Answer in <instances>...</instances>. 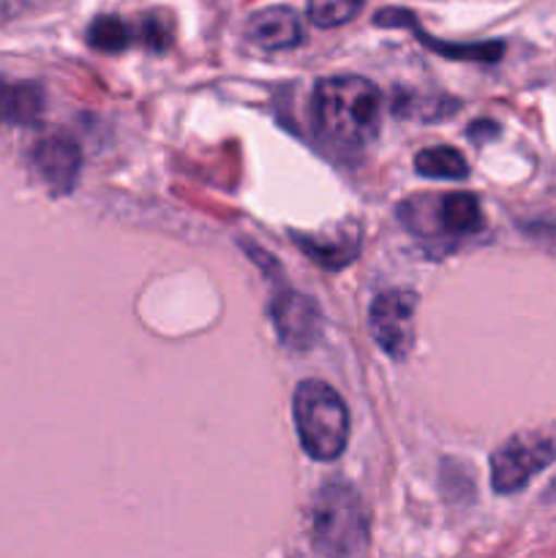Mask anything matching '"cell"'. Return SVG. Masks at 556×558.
Here are the masks:
<instances>
[{"mask_svg":"<svg viewBox=\"0 0 556 558\" xmlns=\"http://www.w3.org/2000/svg\"><path fill=\"white\" fill-rule=\"evenodd\" d=\"M294 243H298L316 265L327 267V270H338V267L349 265L360 251V240L347 238V234H336V238H309V234H298Z\"/></svg>","mask_w":556,"mask_h":558,"instance_id":"7c38bea8","label":"cell"},{"mask_svg":"<svg viewBox=\"0 0 556 558\" xmlns=\"http://www.w3.org/2000/svg\"><path fill=\"white\" fill-rule=\"evenodd\" d=\"M374 22L382 27H412V33L420 38V44H423V47H428L431 52L442 54V58L496 63V60L501 58V52H505V44L501 41L452 44V41H442V38H436V36H428V33L418 25V16L407 9H382V11H376Z\"/></svg>","mask_w":556,"mask_h":558,"instance_id":"9c48e42d","label":"cell"},{"mask_svg":"<svg viewBox=\"0 0 556 558\" xmlns=\"http://www.w3.org/2000/svg\"><path fill=\"white\" fill-rule=\"evenodd\" d=\"M245 36L267 52H283L303 41V25H300V16L287 5H267L251 16Z\"/></svg>","mask_w":556,"mask_h":558,"instance_id":"30bf717a","label":"cell"},{"mask_svg":"<svg viewBox=\"0 0 556 558\" xmlns=\"http://www.w3.org/2000/svg\"><path fill=\"white\" fill-rule=\"evenodd\" d=\"M134 31H136V44H142V47L156 49V52L167 49L169 25L158 14L142 16V20L134 25Z\"/></svg>","mask_w":556,"mask_h":558,"instance_id":"e0dca14e","label":"cell"},{"mask_svg":"<svg viewBox=\"0 0 556 558\" xmlns=\"http://www.w3.org/2000/svg\"><path fill=\"white\" fill-rule=\"evenodd\" d=\"M414 311L418 294L409 289H387L376 294L368 311V327L374 341L392 360H403L414 343Z\"/></svg>","mask_w":556,"mask_h":558,"instance_id":"8992f818","label":"cell"},{"mask_svg":"<svg viewBox=\"0 0 556 558\" xmlns=\"http://www.w3.org/2000/svg\"><path fill=\"white\" fill-rule=\"evenodd\" d=\"M311 537L327 558H349L365 548L368 521L358 490L349 483H325L311 507Z\"/></svg>","mask_w":556,"mask_h":558,"instance_id":"3957f363","label":"cell"},{"mask_svg":"<svg viewBox=\"0 0 556 558\" xmlns=\"http://www.w3.org/2000/svg\"><path fill=\"white\" fill-rule=\"evenodd\" d=\"M363 9V0H309L305 3V14H309L311 25L316 27H330L347 25L349 20L360 14Z\"/></svg>","mask_w":556,"mask_h":558,"instance_id":"2e32d148","label":"cell"},{"mask_svg":"<svg viewBox=\"0 0 556 558\" xmlns=\"http://www.w3.org/2000/svg\"><path fill=\"white\" fill-rule=\"evenodd\" d=\"M458 104L445 96H420V93H398L392 101V112L398 118H412V120H442L452 114Z\"/></svg>","mask_w":556,"mask_h":558,"instance_id":"9a60e30c","label":"cell"},{"mask_svg":"<svg viewBox=\"0 0 556 558\" xmlns=\"http://www.w3.org/2000/svg\"><path fill=\"white\" fill-rule=\"evenodd\" d=\"M44 112V90L36 82H9L0 85V118L5 123L31 125Z\"/></svg>","mask_w":556,"mask_h":558,"instance_id":"8fae6325","label":"cell"},{"mask_svg":"<svg viewBox=\"0 0 556 558\" xmlns=\"http://www.w3.org/2000/svg\"><path fill=\"white\" fill-rule=\"evenodd\" d=\"M87 44L98 52H123L125 47L136 44L134 25L123 22L120 16H98L87 27Z\"/></svg>","mask_w":556,"mask_h":558,"instance_id":"5bb4252c","label":"cell"},{"mask_svg":"<svg viewBox=\"0 0 556 558\" xmlns=\"http://www.w3.org/2000/svg\"><path fill=\"white\" fill-rule=\"evenodd\" d=\"M311 107L322 140L336 150H363L379 131L382 93L363 76L347 74L322 80Z\"/></svg>","mask_w":556,"mask_h":558,"instance_id":"6da1fadb","label":"cell"},{"mask_svg":"<svg viewBox=\"0 0 556 558\" xmlns=\"http://www.w3.org/2000/svg\"><path fill=\"white\" fill-rule=\"evenodd\" d=\"M276 336L283 347L289 349H311L316 336H319V308L311 298L294 292V289H281L273 298L270 305Z\"/></svg>","mask_w":556,"mask_h":558,"instance_id":"52a82bcc","label":"cell"},{"mask_svg":"<svg viewBox=\"0 0 556 558\" xmlns=\"http://www.w3.org/2000/svg\"><path fill=\"white\" fill-rule=\"evenodd\" d=\"M556 461V425L512 434L491 456V485L496 494H516Z\"/></svg>","mask_w":556,"mask_h":558,"instance_id":"5b68a950","label":"cell"},{"mask_svg":"<svg viewBox=\"0 0 556 558\" xmlns=\"http://www.w3.org/2000/svg\"><path fill=\"white\" fill-rule=\"evenodd\" d=\"M401 221L418 240L434 248L436 243H445L450 251L458 240L483 229V210L474 194L456 191V194L442 196H418L401 205Z\"/></svg>","mask_w":556,"mask_h":558,"instance_id":"277c9868","label":"cell"},{"mask_svg":"<svg viewBox=\"0 0 556 558\" xmlns=\"http://www.w3.org/2000/svg\"><path fill=\"white\" fill-rule=\"evenodd\" d=\"M414 169L423 178H434V180H463L469 174V163L467 158L461 156L452 147H425L414 156Z\"/></svg>","mask_w":556,"mask_h":558,"instance_id":"4fadbf2b","label":"cell"},{"mask_svg":"<svg viewBox=\"0 0 556 558\" xmlns=\"http://www.w3.org/2000/svg\"><path fill=\"white\" fill-rule=\"evenodd\" d=\"M33 163L44 183L49 185L55 196H65L74 191L82 169V150L74 136L69 134H49L38 140L33 147Z\"/></svg>","mask_w":556,"mask_h":558,"instance_id":"ba28073f","label":"cell"},{"mask_svg":"<svg viewBox=\"0 0 556 558\" xmlns=\"http://www.w3.org/2000/svg\"><path fill=\"white\" fill-rule=\"evenodd\" d=\"M22 14V0H0V25Z\"/></svg>","mask_w":556,"mask_h":558,"instance_id":"ac0fdd59","label":"cell"},{"mask_svg":"<svg viewBox=\"0 0 556 558\" xmlns=\"http://www.w3.org/2000/svg\"><path fill=\"white\" fill-rule=\"evenodd\" d=\"M292 409L305 456L314 461H336L347 450L349 409L330 385L319 379L300 381Z\"/></svg>","mask_w":556,"mask_h":558,"instance_id":"7a4b0ae2","label":"cell"}]
</instances>
